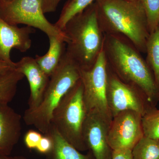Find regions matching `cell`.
I'll return each mask as SVG.
<instances>
[{
    "label": "cell",
    "instance_id": "cell-1",
    "mask_svg": "<svg viewBox=\"0 0 159 159\" xmlns=\"http://www.w3.org/2000/svg\"><path fill=\"white\" fill-rule=\"evenodd\" d=\"M103 50L114 74L123 82L139 89L156 107L159 89L149 66L133 45L122 36L104 34Z\"/></svg>",
    "mask_w": 159,
    "mask_h": 159
},
{
    "label": "cell",
    "instance_id": "cell-2",
    "mask_svg": "<svg viewBox=\"0 0 159 159\" xmlns=\"http://www.w3.org/2000/svg\"><path fill=\"white\" fill-rule=\"evenodd\" d=\"M99 25L104 34L122 36L140 51H146L150 33L140 0H96Z\"/></svg>",
    "mask_w": 159,
    "mask_h": 159
},
{
    "label": "cell",
    "instance_id": "cell-3",
    "mask_svg": "<svg viewBox=\"0 0 159 159\" xmlns=\"http://www.w3.org/2000/svg\"><path fill=\"white\" fill-rule=\"evenodd\" d=\"M63 31L66 38L67 54L80 70L91 69L103 49L104 41L95 2L71 18Z\"/></svg>",
    "mask_w": 159,
    "mask_h": 159
},
{
    "label": "cell",
    "instance_id": "cell-4",
    "mask_svg": "<svg viewBox=\"0 0 159 159\" xmlns=\"http://www.w3.org/2000/svg\"><path fill=\"white\" fill-rule=\"evenodd\" d=\"M80 79V69L65 51L52 75L42 100L36 108L27 109L23 119L45 135L48 132L54 110L65 95Z\"/></svg>",
    "mask_w": 159,
    "mask_h": 159
},
{
    "label": "cell",
    "instance_id": "cell-5",
    "mask_svg": "<svg viewBox=\"0 0 159 159\" xmlns=\"http://www.w3.org/2000/svg\"><path fill=\"white\" fill-rule=\"evenodd\" d=\"M83 92L80 79L61 99L54 111L51 121L64 139L80 152L89 149L83 135L88 115Z\"/></svg>",
    "mask_w": 159,
    "mask_h": 159
},
{
    "label": "cell",
    "instance_id": "cell-6",
    "mask_svg": "<svg viewBox=\"0 0 159 159\" xmlns=\"http://www.w3.org/2000/svg\"><path fill=\"white\" fill-rule=\"evenodd\" d=\"M80 80L83 85V96L88 113L99 115L109 124L112 117L107 98L108 64L103 49L93 66L80 70Z\"/></svg>",
    "mask_w": 159,
    "mask_h": 159
},
{
    "label": "cell",
    "instance_id": "cell-7",
    "mask_svg": "<svg viewBox=\"0 0 159 159\" xmlns=\"http://www.w3.org/2000/svg\"><path fill=\"white\" fill-rule=\"evenodd\" d=\"M0 16L12 25L23 24L39 29L48 37L57 36L66 42L64 31L46 18L41 0H0Z\"/></svg>",
    "mask_w": 159,
    "mask_h": 159
},
{
    "label": "cell",
    "instance_id": "cell-8",
    "mask_svg": "<svg viewBox=\"0 0 159 159\" xmlns=\"http://www.w3.org/2000/svg\"><path fill=\"white\" fill-rule=\"evenodd\" d=\"M107 104L112 118L125 111H133L144 116L154 107L139 89L123 82L108 66L107 92Z\"/></svg>",
    "mask_w": 159,
    "mask_h": 159
},
{
    "label": "cell",
    "instance_id": "cell-9",
    "mask_svg": "<svg viewBox=\"0 0 159 159\" xmlns=\"http://www.w3.org/2000/svg\"><path fill=\"white\" fill-rule=\"evenodd\" d=\"M142 115L133 111H125L114 116L109 126L108 143L112 150H132L144 136Z\"/></svg>",
    "mask_w": 159,
    "mask_h": 159
},
{
    "label": "cell",
    "instance_id": "cell-10",
    "mask_svg": "<svg viewBox=\"0 0 159 159\" xmlns=\"http://www.w3.org/2000/svg\"><path fill=\"white\" fill-rule=\"evenodd\" d=\"M109 125L98 114L88 113L83 135L95 159H111L112 150L107 140Z\"/></svg>",
    "mask_w": 159,
    "mask_h": 159
},
{
    "label": "cell",
    "instance_id": "cell-11",
    "mask_svg": "<svg viewBox=\"0 0 159 159\" xmlns=\"http://www.w3.org/2000/svg\"><path fill=\"white\" fill-rule=\"evenodd\" d=\"M35 31L29 26L12 25L0 16V59L15 67V62L10 56L11 50L16 49L22 53L29 50L32 44L30 35Z\"/></svg>",
    "mask_w": 159,
    "mask_h": 159
},
{
    "label": "cell",
    "instance_id": "cell-12",
    "mask_svg": "<svg viewBox=\"0 0 159 159\" xmlns=\"http://www.w3.org/2000/svg\"><path fill=\"white\" fill-rule=\"evenodd\" d=\"M15 69L22 74L28 80L30 95L29 109L36 108L42 100L50 77L40 67L33 57L25 56L15 62Z\"/></svg>",
    "mask_w": 159,
    "mask_h": 159
},
{
    "label": "cell",
    "instance_id": "cell-13",
    "mask_svg": "<svg viewBox=\"0 0 159 159\" xmlns=\"http://www.w3.org/2000/svg\"><path fill=\"white\" fill-rule=\"evenodd\" d=\"M21 120L9 104H0V155H11L21 135Z\"/></svg>",
    "mask_w": 159,
    "mask_h": 159
},
{
    "label": "cell",
    "instance_id": "cell-14",
    "mask_svg": "<svg viewBox=\"0 0 159 159\" xmlns=\"http://www.w3.org/2000/svg\"><path fill=\"white\" fill-rule=\"evenodd\" d=\"M49 48L43 56L36 55L35 59L45 74L51 77L57 69L66 51L65 41L61 38L49 36Z\"/></svg>",
    "mask_w": 159,
    "mask_h": 159
},
{
    "label": "cell",
    "instance_id": "cell-15",
    "mask_svg": "<svg viewBox=\"0 0 159 159\" xmlns=\"http://www.w3.org/2000/svg\"><path fill=\"white\" fill-rule=\"evenodd\" d=\"M46 134L51 137L53 143L52 150L48 154L50 159H92L89 155L81 153L64 139L52 124Z\"/></svg>",
    "mask_w": 159,
    "mask_h": 159
},
{
    "label": "cell",
    "instance_id": "cell-16",
    "mask_svg": "<svg viewBox=\"0 0 159 159\" xmlns=\"http://www.w3.org/2000/svg\"><path fill=\"white\" fill-rule=\"evenodd\" d=\"M25 77L14 69L0 76V104H9L16 94L19 83Z\"/></svg>",
    "mask_w": 159,
    "mask_h": 159
},
{
    "label": "cell",
    "instance_id": "cell-17",
    "mask_svg": "<svg viewBox=\"0 0 159 159\" xmlns=\"http://www.w3.org/2000/svg\"><path fill=\"white\" fill-rule=\"evenodd\" d=\"M96 0H68L63 7L59 17L54 24L62 31L68 22L76 15L82 12Z\"/></svg>",
    "mask_w": 159,
    "mask_h": 159
},
{
    "label": "cell",
    "instance_id": "cell-18",
    "mask_svg": "<svg viewBox=\"0 0 159 159\" xmlns=\"http://www.w3.org/2000/svg\"><path fill=\"white\" fill-rule=\"evenodd\" d=\"M147 61L159 89V28L150 33L146 44Z\"/></svg>",
    "mask_w": 159,
    "mask_h": 159
},
{
    "label": "cell",
    "instance_id": "cell-19",
    "mask_svg": "<svg viewBox=\"0 0 159 159\" xmlns=\"http://www.w3.org/2000/svg\"><path fill=\"white\" fill-rule=\"evenodd\" d=\"M133 159H159V141L144 136L132 150Z\"/></svg>",
    "mask_w": 159,
    "mask_h": 159
},
{
    "label": "cell",
    "instance_id": "cell-20",
    "mask_svg": "<svg viewBox=\"0 0 159 159\" xmlns=\"http://www.w3.org/2000/svg\"><path fill=\"white\" fill-rule=\"evenodd\" d=\"M142 125L144 136L159 141V109L153 107L142 116Z\"/></svg>",
    "mask_w": 159,
    "mask_h": 159
},
{
    "label": "cell",
    "instance_id": "cell-21",
    "mask_svg": "<svg viewBox=\"0 0 159 159\" xmlns=\"http://www.w3.org/2000/svg\"><path fill=\"white\" fill-rule=\"evenodd\" d=\"M145 10L149 33L157 28L159 21V0H140Z\"/></svg>",
    "mask_w": 159,
    "mask_h": 159
},
{
    "label": "cell",
    "instance_id": "cell-22",
    "mask_svg": "<svg viewBox=\"0 0 159 159\" xmlns=\"http://www.w3.org/2000/svg\"><path fill=\"white\" fill-rule=\"evenodd\" d=\"M43 135L39 132L29 129L24 137V142L27 148L29 149L36 148Z\"/></svg>",
    "mask_w": 159,
    "mask_h": 159
},
{
    "label": "cell",
    "instance_id": "cell-23",
    "mask_svg": "<svg viewBox=\"0 0 159 159\" xmlns=\"http://www.w3.org/2000/svg\"><path fill=\"white\" fill-rule=\"evenodd\" d=\"M53 143L51 137L48 134L43 136L36 149L40 153L49 154L53 148Z\"/></svg>",
    "mask_w": 159,
    "mask_h": 159
},
{
    "label": "cell",
    "instance_id": "cell-24",
    "mask_svg": "<svg viewBox=\"0 0 159 159\" xmlns=\"http://www.w3.org/2000/svg\"><path fill=\"white\" fill-rule=\"evenodd\" d=\"M61 1V0H41L44 13L45 14L56 11Z\"/></svg>",
    "mask_w": 159,
    "mask_h": 159
},
{
    "label": "cell",
    "instance_id": "cell-25",
    "mask_svg": "<svg viewBox=\"0 0 159 159\" xmlns=\"http://www.w3.org/2000/svg\"><path fill=\"white\" fill-rule=\"evenodd\" d=\"M111 159H133L132 150L129 149L112 150Z\"/></svg>",
    "mask_w": 159,
    "mask_h": 159
},
{
    "label": "cell",
    "instance_id": "cell-26",
    "mask_svg": "<svg viewBox=\"0 0 159 159\" xmlns=\"http://www.w3.org/2000/svg\"><path fill=\"white\" fill-rule=\"evenodd\" d=\"M14 69V67L0 59V76L5 75Z\"/></svg>",
    "mask_w": 159,
    "mask_h": 159
},
{
    "label": "cell",
    "instance_id": "cell-27",
    "mask_svg": "<svg viewBox=\"0 0 159 159\" xmlns=\"http://www.w3.org/2000/svg\"><path fill=\"white\" fill-rule=\"evenodd\" d=\"M0 159H29L23 156H11L10 155H0Z\"/></svg>",
    "mask_w": 159,
    "mask_h": 159
},
{
    "label": "cell",
    "instance_id": "cell-28",
    "mask_svg": "<svg viewBox=\"0 0 159 159\" xmlns=\"http://www.w3.org/2000/svg\"><path fill=\"white\" fill-rule=\"evenodd\" d=\"M125 1H129V2H137L138 0H125Z\"/></svg>",
    "mask_w": 159,
    "mask_h": 159
},
{
    "label": "cell",
    "instance_id": "cell-29",
    "mask_svg": "<svg viewBox=\"0 0 159 159\" xmlns=\"http://www.w3.org/2000/svg\"><path fill=\"white\" fill-rule=\"evenodd\" d=\"M158 27L159 28V23H158Z\"/></svg>",
    "mask_w": 159,
    "mask_h": 159
}]
</instances>
